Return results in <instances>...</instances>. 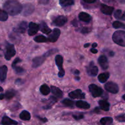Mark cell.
I'll return each mask as SVG.
<instances>
[{
    "instance_id": "obj_36",
    "label": "cell",
    "mask_w": 125,
    "mask_h": 125,
    "mask_svg": "<svg viewBox=\"0 0 125 125\" xmlns=\"http://www.w3.org/2000/svg\"><path fill=\"white\" fill-rule=\"evenodd\" d=\"M116 120L120 122H125V115H120L116 117Z\"/></svg>"
},
{
    "instance_id": "obj_6",
    "label": "cell",
    "mask_w": 125,
    "mask_h": 125,
    "mask_svg": "<svg viewBox=\"0 0 125 125\" xmlns=\"http://www.w3.org/2000/svg\"><path fill=\"white\" fill-rule=\"evenodd\" d=\"M105 89L107 91L112 94H117L118 92L119 88L117 84L113 82H108L105 84Z\"/></svg>"
},
{
    "instance_id": "obj_5",
    "label": "cell",
    "mask_w": 125,
    "mask_h": 125,
    "mask_svg": "<svg viewBox=\"0 0 125 125\" xmlns=\"http://www.w3.org/2000/svg\"><path fill=\"white\" fill-rule=\"evenodd\" d=\"M89 90L93 97H99L103 94V90L101 88L95 84H90L89 85Z\"/></svg>"
},
{
    "instance_id": "obj_53",
    "label": "cell",
    "mask_w": 125,
    "mask_h": 125,
    "mask_svg": "<svg viewBox=\"0 0 125 125\" xmlns=\"http://www.w3.org/2000/svg\"><path fill=\"white\" fill-rule=\"evenodd\" d=\"M123 99H124V100H125V95H123Z\"/></svg>"
},
{
    "instance_id": "obj_46",
    "label": "cell",
    "mask_w": 125,
    "mask_h": 125,
    "mask_svg": "<svg viewBox=\"0 0 125 125\" xmlns=\"http://www.w3.org/2000/svg\"><path fill=\"white\" fill-rule=\"evenodd\" d=\"M97 46H98V44H97L96 43H94L92 45V48H94L96 47Z\"/></svg>"
},
{
    "instance_id": "obj_23",
    "label": "cell",
    "mask_w": 125,
    "mask_h": 125,
    "mask_svg": "<svg viewBox=\"0 0 125 125\" xmlns=\"http://www.w3.org/2000/svg\"><path fill=\"white\" fill-rule=\"evenodd\" d=\"M76 106L78 108L80 109H87L90 107V105L87 102L83 101H78L76 102L75 103Z\"/></svg>"
},
{
    "instance_id": "obj_18",
    "label": "cell",
    "mask_w": 125,
    "mask_h": 125,
    "mask_svg": "<svg viewBox=\"0 0 125 125\" xmlns=\"http://www.w3.org/2000/svg\"><path fill=\"white\" fill-rule=\"evenodd\" d=\"M34 6L31 4H26L23 7V14L25 16H28L29 15L31 14L34 9Z\"/></svg>"
},
{
    "instance_id": "obj_27",
    "label": "cell",
    "mask_w": 125,
    "mask_h": 125,
    "mask_svg": "<svg viewBox=\"0 0 125 125\" xmlns=\"http://www.w3.org/2000/svg\"><path fill=\"white\" fill-rule=\"evenodd\" d=\"M40 91L44 95H47L50 94V89L47 84H43L40 87Z\"/></svg>"
},
{
    "instance_id": "obj_4",
    "label": "cell",
    "mask_w": 125,
    "mask_h": 125,
    "mask_svg": "<svg viewBox=\"0 0 125 125\" xmlns=\"http://www.w3.org/2000/svg\"><path fill=\"white\" fill-rule=\"evenodd\" d=\"M55 62H56V64L59 70V77H60V78L63 77L65 74V72L63 68H62L63 58H62V57L61 55H57V56L55 57Z\"/></svg>"
},
{
    "instance_id": "obj_11",
    "label": "cell",
    "mask_w": 125,
    "mask_h": 125,
    "mask_svg": "<svg viewBox=\"0 0 125 125\" xmlns=\"http://www.w3.org/2000/svg\"><path fill=\"white\" fill-rule=\"evenodd\" d=\"M69 96L72 99H83L85 98V94L84 93H82L81 90L77 89V90H75L69 93Z\"/></svg>"
},
{
    "instance_id": "obj_19",
    "label": "cell",
    "mask_w": 125,
    "mask_h": 125,
    "mask_svg": "<svg viewBox=\"0 0 125 125\" xmlns=\"http://www.w3.org/2000/svg\"><path fill=\"white\" fill-rule=\"evenodd\" d=\"M1 124L2 125H17L18 124V122L15 120H13L11 118H10L9 117H7V116H4L2 118V121H1Z\"/></svg>"
},
{
    "instance_id": "obj_9",
    "label": "cell",
    "mask_w": 125,
    "mask_h": 125,
    "mask_svg": "<svg viewBox=\"0 0 125 125\" xmlns=\"http://www.w3.org/2000/svg\"><path fill=\"white\" fill-rule=\"evenodd\" d=\"M87 71L88 74L91 76H96L98 73V68L94 65L93 62H91L89 65L87 67Z\"/></svg>"
},
{
    "instance_id": "obj_37",
    "label": "cell",
    "mask_w": 125,
    "mask_h": 125,
    "mask_svg": "<svg viewBox=\"0 0 125 125\" xmlns=\"http://www.w3.org/2000/svg\"><path fill=\"white\" fill-rule=\"evenodd\" d=\"M57 51V50H50L49 51H48V52H47L44 55V56H45V57H47V56H50V55L52 54L55 53V51Z\"/></svg>"
},
{
    "instance_id": "obj_21",
    "label": "cell",
    "mask_w": 125,
    "mask_h": 125,
    "mask_svg": "<svg viewBox=\"0 0 125 125\" xmlns=\"http://www.w3.org/2000/svg\"><path fill=\"white\" fill-rule=\"evenodd\" d=\"M99 104L100 108L104 111H108L110 108V104L105 100H100L99 101Z\"/></svg>"
},
{
    "instance_id": "obj_34",
    "label": "cell",
    "mask_w": 125,
    "mask_h": 125,
    "mask_svg": "<svg viewBox=\"0 0 125 125\" xmlns=\"http://www.w3.org/2000/svg\"><path fill=\"white\" fill-rule=\"evenodd\" d=\"M15 95V92L13 90H7L5 94V97L7 99V100H10V99L12 98L13 96Z\"/></svg>"
},
{
    "instance_id": "obj_8",
    "label": "cell",
    "mask_w": 125,
    "mask_h": 125,
    "mask_svg": "<svg viewBox=\"0 0 125 125\" xmlns=\"http://www.w3.org/2000/svg\"><path fill=\"white\" fill-rule=\"evenodd\" d=\"M60 33H61V31H60V30L58 28L54 29L52 32L49 35V37L47 38L48 42L53 43L57 41V40L58 39L60 35Z\"/></svg>"
},
{
    "instance_id": "obj_54",
    "label": "cell",
    "mask_w": 125,
    "mask_h": 125,
    "mask_svg": "<svg viewBox=\"0 0 125 125\" xmlns=\"http://www.w3.org/2000/svg\"></svg>"
},
{
    "instance_id": "obj_16",
    "label": "cell",
    "mask_w": 125,
    "mask_h": 125,
    "mask_svg": "<svg viewBox=\"0 0 125 125\" xmlns=\"http://www.w3.org/2000/svg\"><path fill=\"white\" fill-rule=\"evenodd\" d=\"M78 18L81 21L85 23H89L92 20V17H91L90 15L86 12H80L78 15Z\"/></svg>"
},
{
    "instance_id": "obj_13",
    "label": "cell",
    "mask_w": 125,
    "mask_h": 125,
    "mask_svg": "<svg viewBox=\"0 0 125 125\" xmlns=\"http://www.w3.org/2000/svg\"><path fill=\"white\" fill-rule=\"evenodd\" d=\"M45 59V57L44 56L35 57V58L33 59V60L32 67H33V68H37V67H39V66H40L43 63H44Z\"/></svg>"
},
{
    "instance_id": "obj_3",
    "label": "cell",
    "mask_w": 125,
    "mask_h": 125,
    "mask_svg": "<svg viewBox=\"0 0 125 125\" xmlns=\"http://www.w3.org/2000/svg\"><path fill=\"white\" fill-rule=\"evenodd\" d=\"M16 51L14 48V46L12 44L7 43L6 46V51L4 52L5 59L7 61H9L12 57L15 55Z\"/></svg>"
},
{
    "instance_id": "obj_39",
    "label": "cell",
    "mask_w": 125,
    "mask_h": 125,
    "mask_svg": "<svg viewBox=\"0 0 125 125\" xmlns=\"http://www.w3.org/2000/svg\"><path fill=\"white\" fill-rule=\"evenodd\" d=\"M21 59L20 58H18V57H17V58H16L13 61V63H12V65H17V63H18V62H21Z\"/></svg>"
},
{
    "instance_id": "obj_12",
    "label": "cell",
    "mask_w": 125,
    "mask_h": 125,
    "mask_svg": "<svg viewBox=\"0 0 125 125\" xmlns=\"http://www.w3.org/2000/svg\"><path fill=\"white\" fill-rule=\"evenodd\" d=\"M39 29V25L33 22H31L29 24V29L28 32L29 35H35Z\"/></svg>"
},
{
    "instance_id": "obj_1",
    "label": "cell",
    "mask_w": 125,
    "mask_h": 125,
    "mask_svg": "<svg viewBox=\"0 0 125 125\" xmlns=\"http://www.w3.org/2000/svg\"><path fill=\"white\" fill-rule=\"evenodd\" d=\"M3 7L4 10L12 16L18 15L23 9L22 4L16 0H8L4 3Z\"/></svg>"
},
{
    "instance_id": "obj_10",
    "label": "cell",
    "mask_w": 125,
    "mask_h": 125,
    "mask_svg": "<svg viewBox=\"0 0 125 125\" xmlns=\"http://www.w3.org/2000/svg\"><path fill=\"white\" fill-rule=\"evenodd\" d=\"M67 21V18L66 17L63 15H60L58 16L53 20V23L54 25L57 26H62L66 24Z\"/></svg>"
},
{
    "instance_id": "obj_47",
    "label": "cell",
    "mask_w": 125,
    "mask_h": 125,
    "mask_svg": "<svg viewBox=\"0 0 125 125\" xmlns=\"http://www.w3.org/2000/svg\"><path fill=\"white\" fill-rule=\"evenodd\" d=\"M120 3L121 4H125V0H118Z\"/></svg>"
},
{
    "instance_id": "obj_35",
    "label": "cell",
    "mask_w": 125,
    "mask_h": 125,
    "mask_svg": "<svg viewBox=\"0 0 125 125\" xmlns=\"http://www.w3.org/2000/svg\"><path fill=\"white\" fill-rule=\"evenodd\" d=\"M12 68H13V69L14 70L15 72L17 74H22V73H23V72H24L23 68H21V67H18V66H17L16 65H12Z\"/></svg>"
},
{
    "instance_id": "obj_44",
    "label": "cell",
    "mask_w": 125,
    "mask_h": 125,
    "mask_svg": "<svg viewBox=\"0 0 125 125\" xmlns=\"http://www.w3.org/2000/svg\"><path fill=\"white\" fill-rule=\"evenodd\" d=\"M91 52H92V53H93V54H96V53H97V52H98V50H96V49H94V48H92V49H91Z\"/></svg>"
},
{
    "instance_id": "obj_51",
    "label": "cell",
    "mask_w": 125,
    "mask_h": 125,
    "mask_svg": "<svg viewBox=\"0 0 125 125\" xmlns=\"http://www.w3.org/2000/svg\"><path fill=\"white\" fill-rule=\"evenodd\" d=\"M105 2H110L111 1H112V0H104Z\"/></svg>"
},
{
    "instance_id": "obj_38",
    "label": "cell",
    "mask_w": 125,
    "mask_h": 125,
    "mask_svg": "<svg viewBox=\"0 0 125 125\" xmlns=\"http://www.w3.org/2000/svg\"><path fill=\"white\" fill-rule=\"evenodd\" d=\"M73 117L75 118V119L77 120H80V119H82V118H83V115L82 114L77 115H74Z\"/></svg>"
},
{
    "instance_id": "obj_26",
    "label": "cell",
    "mask_w": 125,
    "mask_h": 125,
    "mask_svg": "<svg viewBox=\"0 0 125 125\" xmlns=\"http://www.w3.org/2000/svg\"><path fill=\"white\" fill-rule=\"evenodd\" d=\"M20 119L23 120H29L31 118V115L28 111H23L20 114Z\"/></svg>"
},
{
    "instance_id": "obj_2",
    "label": "cell",
    "mask_w": 125,
    "mask_h": 125,
    "mask_svg": "<svg viewBox=\"0 0 125 125\" xmlns=\"http://www.w3.org/2000/svg\"><path fill=\"white\" fill-rule=\"evenodd\" d=\"M112 39L115 43L125 47V31H117L115 32L113 34Z\"/></svg>"
},
{
    "instance_id": "obj_28",
    "label": "cell",
    "mask_w": 125,
    "mask_h": 125,
    "mask_svg": "<svg viewBox=\"0 0 125 125\" xmlns=\"http://www.w3.org/2000/svg\"><path fill=\"white\" fill-rule=\"evenodd\" d=\"M113 122V119L111 117H103L100 120V123L102 125H111Z\"/></svg>"
},
{
    "instance_id": "obj_7",
    "label": "cell",
    "mask_w": 125,
    "mask_h": 125,
    "mask_svg": "<svg viewBox=\"0 0 125 125\" xmlns=\"http://www.w3.org/2000/svg\"><path fill=\"white\" fill-rule=\"evenodd\" d=\"M27 28H28V23H27V22L22 21L17 26L13 28V31L15 33L23 34V33L25 32Z\"/></svg>"
},
{
    "instance_id": "obj_50",
    "label": "cell",
    "mask_w": 125,
    "mask_h": 125,
    "mask_svg": "<svg viewBox=\"0 0 125 125\" xmlns=\"http://www.w3.org/2000/svg\"><path fill=\"white\" fill-rule=\"evenodd\" d=\"M89 46V43H87V44H85V45H84V47L87 48V47H88V46Z\"/></svg>"
},
{
    "instance_id": "obj_41",
    "label": "cell",
    "mask_w": 125,
    "mask_h": 125,
    "mask_svg": "<svg viewBox=\"0 0 125 125\" xmlns=\"http://www.w3.org/2000/svg\"><path fill=\"white\" fill-rule=\"evenodd\" d=\"M4 54V52L3 49H2L1 45H0V56H3Z\"/></svg>"
},
{
    "instance_id": "obj_48",
    "label": "cell",
    "mask_w": 125,
    "mask_h": 125,
    "mask_svg": "<svg viewBox=\"0 0 125 125\" xmlns=\"http://www.w3.org/2000/svg\"><path fill=\"white\" fill-rule=\"evenodd\" d=\"M39 119L41 120L42 121V122H47V120L46 118H39Z\"/></svg>"
},
{
    "instance_id": "obj_40",
    "label": "cell",
    "mask_w": 125,
    "mask_h": 125,
    "mask_svg": "<svg viewBox=\"0 0 125 125\" xmlns=\"http://www.w3.org/2000/svg\"><path fill=\"white\" fill-rule=\"evenodd\" d=\"M90 31V29L88 28H84L82 29V32L83 33V34H86V33H88Z\"/></svg>"
},
{
    "instance_id": "obj_29",
    "label": "cell",
    "mask_w": 125,
    "mask_h": 125,
    "mask_svg": "<svg viewBox=\"0 0 125 125\" xmlns=\"http://www.w3.org/2000/svg\"><path fill=\"white\" fill-rule=\"evenodd\" d=\"M60 4L62 7H67L74 4V0H60Z\"/></svg>"
},
{
    "instance_id": "obj_15",
    "label": "cell",
    "mask_w": 125,
    "mask_h": 125,
    "mask_svg": "<svg viewBox=\"0 0 125 125\" xmlns=\"http://www.w3.org/2000/svg\"><path fill=\"white\" fill-rule=\"evenodd\" d=\"M113 7L109 6L106 4H101V6H100V11L104 14L111 15L113 12Z\"/></svg>"
},
{
    "instance_id": "obj_52",
    "label": "cell",
    "mask_w": 125,
    "mask_h": 125,
    "mask_svg": "<svg viewBox=\"0 0 125 125\" xmlns=\"http://www.w3.org/2000/svg\"><path fill=\"white\" fill-rule=\"evenodd\" d=\"M0 92H3V89L1 87H0Z\"/></svg>"
},
{
    "instance_id": "obj_17",
    "label": "cell",
    "mask_w": 125,
    "mask_h": 125,
    "mask_svg": "<svg viewBox=\"0 0 125 125\" xmlns=\"http://www.w3.org/2000/svg\"><path fill=\"white\" fill-rule=\"evenodd\" d=\"M7 67L6 65H2L0 67V81L4 82L7 76Z\"/></svg>"
},
{
    "instance_id": "obj_14",
    "label": "cell",
    "mask_w": 125,
    "mask_h": 125,
    "mask_svg": "<svg viewBox=\"0 0 125 125\" xmlns=\"http://www.w3.org/2000/svg\"><path fill=\"white\" fill-rule=\"evenodd\" d=\"M98 62L103 70H107L109 67L108 59L105 56H101L98 59Z\"/></svg>"
},
{
    "instance_id": "obj_45",
    "label": "cell",
    "mask_w": 125,
    "mask_h": 125,
    "mask_svg": "<svg viewBox=\"0 0 125 125\" xmlns=\"http://www.w3.org/2000/svg\"><path fill=\"white\" fill-rule=\"evenodd\" d=\"M5 97V95L4 94H0V100H2Z\"/></svg>"
},
{
    "instance_id": "obj_31",
    "label": "cell",
    "mask_w": 125,
    "mask_h": 125,
    "mask_svg": "<svg viewBox=\"0 0 125 125\" xmlns=\"http://www.w3.org/2000/svg\"><path fill=\"white\" fill-rule=\"evenodd\" d=\"M8 18V13L5 10H2L0 9V21H5Z\"/></svg>"
},
{
    "instance_id": "obj_24",
    "label": "cell",
    "mask_w": 125,
    "mask_h": 125,
    "mask_svg": "<svg viewBox=\"0 0 125 125\" xmlns=\"http://www.w3.org/2000/svg\"><path fill=\"white\" fill-rule=\"evenodd\" d=\"M115 18L121 20H125V12H123L121 10H116L114 13Z\"/></svg>"
},
{
    "instance_id": "obj_22",
    "label": "cell",
    "mask_w": 125,
    "mask_h": 125,
    "mask_svg": "<svg viewBox=\"0 0 125 125\" xmlns=\"http://www.w3.org/2000/svg\"><path fill=\"white\" fill-rule=\"evenodd\" d=\"M51 89L52 94H53L55 96H56V97L59 98H61L62 97V92L59 88L56 87L55 86H51Z\"/></svg>"
},
{
    "instance_id": "obj_33",
    "label": "cell",
    "mask_w": 125,
    "mask_h": 125,
    "mask_svg": "<svg viewBox=\"0 0 125 125\" xmlns=\"http://www.w3.org/2000/svg\"><path fill=\"white\" fill-rule=\"evenodd\" d=\"M113 27L114 28H116V29H118V28H122V29H125V24L123 23H121L120 21H115L112 24Z\"/></svg>"
},
{
    "instance_id": "obj_20",
    "label": "cell",
    "mask_w": 125,
    "mask_h": 125,
    "mask_svg": "<svg viewBox=\"0 0 125 125\" xmlns=\"http://www.w3.org/2000/svg\"><path fill=\"white\" fill-rule=\"evenodd\" d=\"M39 29H40V31L42 32L43 33L45 34H49L51 32V29L48 27V26L47 25L45 22H42L39 24Z\"/></svg>"
},
{
    "instance_id": "obj_43",
    "label": "cell",
    "mask_w": 125,
    "mask_h": 125,
    "mask_svg": "<svg viewBox=\"0 0 125 125\" xmlns=\"http://www.w3.org/2000/svg\"><path fill=\"white\" fill-rule=\"evenodd\" d=\"M85 2H87V3H93V2H95L96 0H83Z\"/></svg>"
},
{
    "instance_id": "obj_25",
    "label": "cell",
    "mask_w": 125,
    "mask_h": 125,
    "mask_svg": "<svg viewBox=\"0 0 125 125\" xmlns=\"http://www.w3.org/2000/svg\"><path fill=\"white\" fill-rule=\"evenodd\" d=\"M109 76H110V74H109V73H107V72L101 73V74H99V76H98V80H99V81L100 82V83H104L108 80Z\"/></svg>"
},
{
    "instance_id": "obj_30",
    "label": "cell",
    "mask_w": 125,
    "mask_h": 125,
    "mask_svg": "<svg viewBox=\"0 0 125 125\" xmlns=\"http://www.w3.org/2000/svg\"><path fill=\"white\" fill-rule=\"evenodd\" d=\"M34 41L38 43H44V42H48L47 38H46L45 36L42 35L36 36L35 38H34Z\"/></svg>"
},
{
    "instance_id": "obj_42",
    "label": "cell",
    "mask_w": 125,
    "mask_h": 125,
    "mask_svg": "<svg viewBox=\"0 0 125 125\" xmlns=\"http://www.w3.org/2000/svg\"><path fill=\"white\" fill-rule=\"evenodd\" d=\"M15 84H17V85H20V84H23V81H22L21 79H17V80H16Z\"/></svg>"
},
{
    "instance_id": "obj_49",
    "label": "cell",
    "mask_w": 125,
    "mask_h": 125,
    "mask_svg": "<svg viewBox=\"0 0 125 125\" xmlns=\"http://www.w3.org/2000/svg\"><path fill=\"white\" fill-rule=\"evenodd\" d=\"M75 74H80V72L78 70H75Z\"/></svg>"
},
{
    "instance_id": "obj_32",
    "label": "cell",
    "mask_w": 125,
    "mask_h": 125,
    "mask_svg": "<svg viewBox=\"0 0 125 125\" xmlns=\"http://www.w3.org/2000/svg\"><path fill=\"white\" fill-rule=\"evenodd\" d=\"M61 103H62V104L67 106V107H73L74 105V102L72 100H69V99H64V100H62Z\"/></svg>"
}]
</instances>
